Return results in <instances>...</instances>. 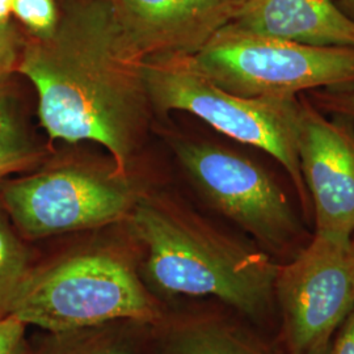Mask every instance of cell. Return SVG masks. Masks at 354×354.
Returning a JSON list of instances; mask_svg holds the SVG:
<instances>
[{
  "instance_id": "30bf717a",
  "label": "cell",
  "mask_w": 354,
  "mask_h": 354,
  "mask_svg": "<svg viewBox=\"0 0 354 354\" xmlns=\"http://www.w3.org/2000/svg\"><path fill=\"white\" fill-rule=\"evenodd\" d=\"M125 35L146 57L192 55L234 19L241 0H112Z\"/></svg>"
},
{
  "instance_id": "8992f818",
  "label": "cell",
  "mask_w": 354,
  "mask_h": 354,
  "mask_svg": "<svg viewBox=\"0 0 354 354\" xmlns=\"http://www.w3.org/2000/svg\"><path fill=\"white\" fill-rule=\"evenodd\" d=\"M176 151L206 200L274 260L289 261L313 239L276 180L250 158L206 142H183Z\"/></svg>"
},
{
  "instance_id": "5bb4252c",
  "label": "cell",
  "mask_w": 354,
  "mask_h": 354,
  "mask_svg": "<svg viewBox=\"0 0 354 354\" xmlns=\"http://www.w3.org/2000/svg\"><path fill=\"white\" fill-rule=\"evenodd\" d=\"M30 270L26 248L0 218V317L10 314Z\"/></svg>"
},
{
  "instance_id": "2e32d148",
  "label": "cell",
  "mask_w": 354,
  "mask_h": 354,
  "mask_svg": "<svg viewBox=\"0 0 354 354\" xmlns=\"http://www.w3.org/2000/svg\"><path fill=\"white\" fill-rule=\"evenodd\" d=\"M12 15L36 38H45L55 30L61 11L54 0H12Z\"/></svg>"
},
{
  "instance_id": "7402d4cb",
  "label": "cell",
  "mask_w": 354,
  "mask_h": 354,
  "mask_svg": "<svg viewBox=\"0 0 354 354\" xmlns=\"http://www.w3.org/2000/svg\"><path fill=\"white\" fill-rule=\"evenodd\" d=\"M336 4L354 21V0H337Z\"/></svg>"
},
{
  "instance_id": "cb8c5ba5",
  "label": "cell",
  "mask_w": 354,
  "mask_h": 354,
  "mask_svg": "<svg viewBox=\"0 0 354 354\" xmlns=\"http://www.w3.org/2000/svg\"><path fill=\"white\" fill-rule=\"evenodd\" d=\"M352 247H353V250H354V234H353V238H352Z\"/></svg>"
},
{
  "instance_id": "5b68a950",
  "label": "cell",
  "mask_w": 354,
  "mask_h": 354,
  "mask_svg": "<svg viewBox=\"0 0 354 354\" xmlns=\"http://www.w3.org/2000/svg\"><path fill=\"white\" fill-rule=\"evenodd\" d=\"M184 58L219 88L244 97L291 99L354 80V48L308 46L231 23Z\"/></svg>"
},
{
  "instance_id": "603a6c76",
  "label": "cell",
  "mask_w": 354,
  "mask_h": 354,
  "mask_svg": "<svg viewBox=\"0 0 354 354\" xmlns=\"http://www.w3.org/2000/svg\"><path fill=\"white\" fill-rule=\"evenodd\" d=\"M330 342L332 340H327V342H320L315 348H313L308 353L306 354H328L329 348H330Z\"/></svg>"
},
{
  "instance_id": "44dd1931",
  "label": "cell",
  "mask_w": 354,
  "mask_h": 354,
  "mask_svg": "<svg viewBox=\"0 0 354 354\" xmlns=\"http://www.w3.org/2000/svg\"><path fill=\"white\" fill-rule=\"evenodd\" d=\"M12 15V0H0V24H10Z\"/></svg>"
},
{
  "instance_id": "3957f363",
  "label": "cell",
  "mask_w": 354,
  "mask_h": 354,
  "mask_svg": "<svg viewBox=\"0 0 354 354\" xmlns=\"http://www.w3.org/2000/svg\"><path fill=\"white\" fill-rule=\"evenodd\" d=\"M10 314L48 332L153 324L163 317L133 266L109 251L75 253L32 269Z\"/></svg>"
},
{
  "instance_id": "ac0fdd59",
  "label": "cell",
  "mask_w": 354,
  "mask_h": 354,
  "mask_svg": "<svg viewBox=\"0 0 354 354\" xmlns=\"http://www.w3.org/2000/svg\"><path fill=\"white\" fill-rule=\"evenodd\" d=\"M26 326L11 314L0 317V354H23Z\"/></svg>"
},
{
  "instance_id": "4fadbf2b",
  "label": "cell",
  "mask_w": 354,
  "mask_h": 354,
  "mask_svg": "<svg viewBox=\"0 0 354 354\" xmlns=\"http://www.w3.org/2000/svg\"><path fill=\"white\" fill-rule=\"evenodd\" d=\"M121 323L49 332L33 354H134Z\"/></svg>"
},
{
  "instance_id": "8fae6325",
  "label": "cell",
  "mask_w": 354,
  "mask_h": 354,
  "mask_svg": "<svg viewBox=\"0 0 354 354\" xmlns=\"http://www.w3.org/2000/svg\"><path fill=\"white\" fill-rule=\"evenodd\" d=\"M230 23L308 46L354 48V21L333 0H241Z\"/></svg>"
},
{
  "instance_id": "e0dca14e",
  "label": "cell",
  "mask_w": 354,
  "mask_h": 354,
  "mask_svg": "<svg viewBox=\"0 0 354 354\" xmlns=\"http://www.w3.org/2000/svg\"><path fill=\"white\" fill-rule=\"evenodd\" d=\"M308 96L319 111L354 120V80L310 91Z\"/></svg>"
},
{
  "instance_id": "9a60e30c",
  "label": "cell",
  "mask_w": 354,
  "mask_h": 354,
  "mask_svg": "<svg viewBox=\"0 0 354 354\" xmlns=\"http://www.w3.org/2000/svg\"><path fill=\"white\" fill-rule=\"evenodd\" d=\"M33 151L17 118L10 93L0 88V180L24 168Z\"/></svg>"
},
{
  "instance_id": "7c38bea8",
  "label": "cell",
  "mask_w": 354,
  "mask_h": 354,
  "mask_svg": "<svg viewBox=\"0 0 354 354\" xmlns=\"http://www.w3.org/2000/svg\"><path fill=\"white\" fill-rule=\"evenodd\" d=\"M165 354H273L239 326L215 315H192L175 322L165 335Z\"/></svg>"
},
{
  "instance_id": "7a4b0ae2",
  "label": "cell",
  "mask_w": 354,
  "mask_h": 354,
  "mask_svg": "<svg viewBox=\"0 0 354 354\" xmlns=\"http://www.w3.org/2000/svg\"><path fill=\"white\" fill-rule=\"evenodd\" d=\"M146 250V277L169 295L212 297L263 322L276 308L279 263L171 203L137 198L130 212Z\"/></svg>"
},
{
  "instance_id": "52a82bcc",
  "label": "cell",
  "mask_w": 354,
  "mask_h": 354,
  "mask_svg": "<svg viewBox=\"0 0 354 354\" xmlns=\"http://www.w3.org/2000/svg\"><path fill=\"white\" fill-rule=\"evenodd\" d=\"M274 298L289 354L308 353L332 340L354 308V250L313 235L294 259L279 263Z\"/></svg>"
},
{
  "instance_id": "ba28073f",
  "label": "cell",
  "mask_w": 354,
  "mask_h": 354,
  "mask_svg": "<svg viewBox=\"0 0 354 354\" xmlns=\"http://www.w3.org/2000/svg\"><path fill=\"white\" fill-rule=\"evenodd\" d=\"M136 200L122 177L71 168L17 180L3 190L6 209L30 238L114 223L130 215Z\"/></svg>"
},
{
  "instance_id": "6da1fadb",
  "label": "cell",
  "mask_w": 354,
  "mask_h": 354,
  "mask_svg": "<svg viewBox=\"0 0 354 354\" xmlns=\"http://www.w3.org/2000/svg\"><path fill=\"white\" fill-rule=\"evenodd\" d=\"M145 61L112 0H68L55 30L28 45L17 71L37 91L51 140L102 145L122 177L150 100Z\"/></svg>"
},
{
  "instance_id": "d6986e66",
  "label": "cell",
  "mask_w": 354,
  "mask_h": 354,
  "mask_svg": "<svg viewBox=\"0 0 354 354\" xmlns=\"http://www.w3.org/2000/svg\"><path fill=\"white\" fill-rule=\"evenodd\" d=\"M17 61V38L10 24H0V75L13 68Z\"/></svg>"
},
{
  "instance_id": "277c9868",
  "label": "cell",
  "mask_w": 354,
  "mask_h": 354,
  "mask_svg": "<svg viewBox=\"0 0 354 354\" xmlns=\"http://www.w3.org/2000/svg\"><path fill=\"white\" fill-rule=\"evenodd\" d=\"M143 70L150 102L163 111L194 114L219 133L273 156L288 172L304 210H313L298 158L297 97L234 95L193 70L184 55L146 59Z\"/></svg>"
},
{
  "instance_id": "ffe728a7",
  "label": "cell",
  "mask_w": 354,
  "mask_h": 354,
  "mask_svg": "<svg viewBox=\"0 0 354 354\" xmlns=\"http://www.w3.org/2000/svg\"><path fill=\"white\" fill-rule=\"evenodd\" d=\"M328 354H354V308L342 322L335 342H330Z\"/></svg>"
},
{
  "instance_id": "9c48e42d",
  "label": "cell",
  "mask_w": 354,
  "mask_h": 354,
  "mask_svg": "<svg viewBox=\"0 0 354 354\" xmlns=\"http://www.w3.org/2000/svg\"><path fill=\"white\" fill-rule=\"evenodd\" d=\"M297 147L315 235L351 244L354 234V133L301 102Z\"/></svg>"
}]
</instances>
